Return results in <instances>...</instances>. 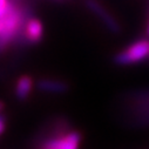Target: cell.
Returning a JSON list of instances; mask_svg holds the SVG:
<instances>
[{
  "label": "cell",
  "instance_id": "9c48e42d",
  "mask_svg": "<svg viewBox=\"0 0 149 149\" xmlns=\"http://www.w3.org/2000/svg\"><path fill=\"white\" fill-rule=\"evenodd\" d=\"M5 127H6V119L3 114H0V135L5 132Z\"/></svg>",
  "mask_w": 149,
  "mask_h": 149
},
{
  "label": "cell",
  "instance_id": "ba28073f",
  "mask_svg": "<svg viewBox=\"0 0 149 149\" xmlns=\"http://www.w3.org/2000/svg\"><path fill=\"white\" fill-rule=\"evenodd\" d=\"M10 4H11L10 0H0V15H3L7 11Z\"/></svg>",
  "mask_w": 149,
  "mask_h": 149
},
{
  "label": "cell",
  "instance_id": "52a82bcc",
  "mask_svg": "<svg viewBox=\"0 0 149 149\" xmlns=\"http://www.w3.org/2000/svg\"><path fill=\"white\" fill-rule=\"evenodd\" d=\"M33 87H34L33 78L29 75H21L17 80L15 87H14V94H15L17 99L20 101L26 100L31 95Z\"/></svg>",
  "mask_w": 149,
  "mask_h": 149
},
{
  "label": "cell",
  "instance_id": "3957f363",
  "mask_svg": "<svg viewBox=\"0 0 149 149\" xmlns=\"http://www.w3.org/2000/svg\"><path fill=\"white\" fill-rule=\"evenodd\" d=\"M81 142V133L78 130H69L46 140L40 149H79Z\"/></svg>",
  "mask_w": 149,
  "mask_h": 149
},
{
  "label": "cell",
  "instance_id": "8fae6325",
  "mask_svg": "<svg viewBox=\"0 0 149 149\" xmlns=\"http://www.w3.org/2000/svg\"><path fill=\"white\" fill-rule=\"evenodd\" d=\"M146 32H147V35L149 36V21H148V25H147V29H146Z\"/></svg>",
  "mask_w": 149,
  "mask_h": 149
},
{
  "label": "cell",
  "instance_id": "277c9868",
  "mask_svg": "<svg viewBox=\"0 0 149 149\" xmlns=\"http://www.w3.org/2000/svg\"><path fill=\"white\" fill-rule=\"evenodd\" d=\"M86 6L107 27L108 31H110L111 33H115V34H119L121 32L120 22L116 20V18L111 15V13L107 8H104L97 0H86Z\"/></svg>",
  "mask_w": 149,
  "mask_h": 149
},
{
  "label": "cell",
  "instance_id": "8992f818",
  "mask_svg": "<svg viewBox=\"0 0 149 149\" xmlns=\"http://www.w3.org/2000/svg\"><path fill=\"white\" fill-rule=\"evenodd\" d=\"M35 87L42 93L47 94H63L68 92V84L58 79H40L35 84Z\"/></svg>",
  "mask_w": 149,
  "mask_h": 149
},
{
  "label": "cell",
  "instance_id": "5b68a950",
  "mask_svg": "<svg viewBox=\"0 0 149 149\" xmlns=\"http://www.w3.org/2000/svg\"><path fill=\"white\" fill-rule=\"evenodd\" d=\"M19 36H21L22 40L27 44L33 45L40 42L44 36V25L41 20L35 17H29L26 20Z\"/></svg>",
  "mask_w": 149,
  "mask_h": 149
},
{
  "label": "cell",
  "instance_id": "6da1fadb",
  "mask_svg": "<svg viewBox=\"0 0 149 149\" xmlns=\"http://www.w3.org/2000/svg\"><path fill=\"white\" fill-rule=\"evenodd\" d=\"M29 10L11 1L7 11L0 15V53L15 41L29 18Z\"/></svg>",
  "mask_w": 149,
  "mask_h": 149
},
{
  "label": "cell",
  "instance_id": "30bf717a",
  "mask_svg": "<svg viewBox=\"0 0 149 149\" xmlns=\"http://www.w3.org/2000/svg\"><path fill=\"white\" fill-rule=\"evenodd\" d=\"M4 107H5L4 102H1V101H0V114L3 113V110H4Z\"/></svg>",
  "mask_w": 149,
  "mask_h": 149
},
{
  "label": "cell",
  "instance_id": "7a4b0ae2",
  "mask_svg": "<svg viewBox=\"0 0 149 149\" xmlns=\"http://www.w3.org/2000/svg\"><path fill=\"white\" fill-rule=\"evenodd\" d=\"M149 58V39H140L120 51L114 56V62L119 66H129Z\"/></svg>",
  "mask_w": 149,
  "mask_h": 149
}]
</instances>
